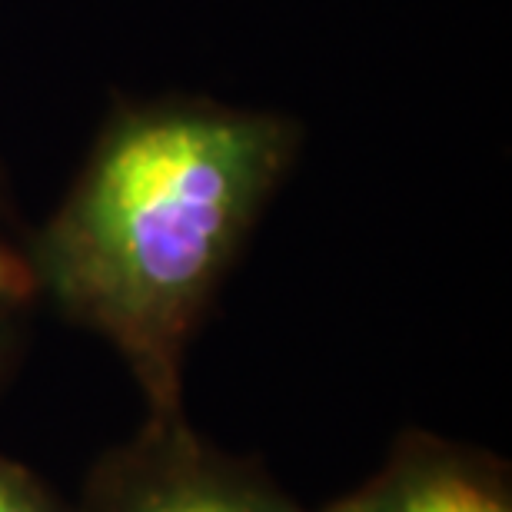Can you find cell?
<instances>
[{"label": "cell", "mask_w": 512, "mask_h": 512, "mask_svg": "<svg viewBox=\"0 0 512 512\" xmlns=\"http://www.w3.org/2000/svg\"><path fill=\"white\" fill-rule=\"evenodd\" d=\"M293 114L203 94L124 100L30 233L40 303L100 336L147 409L183 406L197 333L300 160Z\"/></svg>", "instance_id": "cell-1"}, {"label": "cell", "mask_w": 512, "mask_h": 512, "mask_svg": "<svg viewBox=\"0 0 512 512\" xmlns=\"http://www.w3.org/2000/svg\"><path fill=\"white\" fill-rule=\"evenodd\" d=\"M80 512H310L260 459L210 443L187 409H147L124 443L104 449L84 479Z\"/></svg>", "instance_id": "cell-2"}, {"label": "cell", "mask_w": 512, "mask_h": 512, "mask_svg": "<svg viewBox=\"0 0 512 512\" xmlns=\"http://www.w3.org/2000/svg\"><path fill=\"white\" fill-rule=\"evenodd\" d=\"M313 512H512V469L479 446L406 429L373 476Z\"/></svg>", "instance_id": "cell-3"}, {"label": "cell", "mask_w": 512, "mask_h": 512, "mask_svg": "<svg viewBox=\"0 0 512 512\" xmlns=\"http://www.w3.org/2000/svg\"><path fill=\"white\" fill-rule=\"evenodd\" d=\"M30 233L34 227H27L7 170L0 167V393L24 356L30 323L40 306Z\"/></svg>", "instance_id": "cell-4"}, {"label": "cell", "mask_w": 512, "mask_h": 512, "mask_svg": "<svg viewBox=\"0 0 512 512\" xmlns=\"http://www.w3.org/2000/svg\"><path fill=\"white\" fill-rule=\"evenodd\" d=\"M0 512H80L34 469L0 449Z\"/></svg>", "instance_id": "cell-5"}]
</instances>
